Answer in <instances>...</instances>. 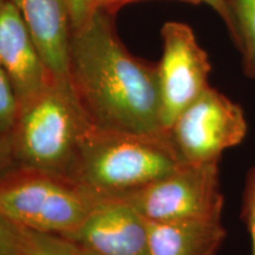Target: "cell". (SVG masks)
Wrapping results in <instances>:
<instances>
[{
	"label": "cell",
	"instance_id": "6da1fadb",
	"mask_svg": "<svg viewBox=\"0 0 255 255\" xmlns=\"http://www.w3.org/2000/svg\"><path fill=\"white\" fill-rule=\"evenodd\" d=\"M69 81L94 129L168 133L161 121L157 65L127 50L104 9L71 28Z\"/></svg>",
	"mask_w": 255,
	"mask_h": 255
},
{
	"label": "cell",
	"instance_id": "7a4b0ae2",
	"mask_svg": "<svg viewBox=\"0 0 255 255\" xmlns=\"http://www.w3.org/2000/svg\"><path fill=\"white\" fill-rule=\"evenodd\" d=\"M91 128L69 79L52 78L19 104L9 135L17 165L71 178Z\"/></svg>",
	"mask_w": 255,
	"mask_h": 255
},
{
	"label": "cell",
	"instance_id": "3957f363",
	"mask_svg": "<svg viewBox=\"0 0 255 255\" xmlns=\"http://www.w3.org/2000/svg\"><path fill=\"white\" fill-rule=\"evenodd\" d=\"M182 164L168 133L138 135L91 128L71 178L100 199L122 197Z\"/></svg>",
	"mask_w": 255,
	"mask_h": 255
},
{
	"label": "cell",
	"instance_id": "277c9868",
	"mask_svg": "<svg viewBox=\"0 0 255 255\" xmlns=\"http://www.w3.org/2000/svg\"><path fill=\"white\" fill-rule=\"evenodd\" d=\"M100 200L62 175L15 168L0 178V218L15 227L66 237Z\"/></svg>",
	"mask_w": 255,
	"mask_h": 255
},
{
	"label": "cell",
	"instance_id": "5b68a950",
	"mask_svg": "<svg viewBox=\"0 0 255 255\" xmlns=\"http://www.w3.org/2000/svg\"><path fill=\"white\" fill-rule=\"evenodd\" d=\"M148 222L221 220L219 161L184 163L170 174L121 197Z\"/></svg>",
	"mask_w": 255,
	"mask_h": 255
},
{
	"label": "cell",
	"instance_id": "8992f818",
	"mask_svg": "<svg viewBox=\"0 0 255 255\" xmlns=\"http://www.w3.org/2000/svg\"><path fill=\"white\" fill-rule=\"evenodd\" d=\"M247 132L244 110L208 87L177 116L168 135L183 163L219 161L226 149L238 145Z\"/></svg>",
	"mask_w": 255,
	"mask_h": 255
},
{
	"label": "cell",
	"instance_id": "52a82bcc",
	"mask_svg": "<svg viewBox=\"0 0 255 255\" xmlns=\"http://www.w3.org/2000/svg\"><path fill=\"white\" fill-rule=\"evenodd\" d=\"M163 51L157 64L161 121L164 130L209 87L212 65L189 25L168 21L161 30Z\"/></svg>",
	"mask_w": 255,
	"mask_h": 255
},
{
	"label": "cell",
	"instance_id": "ba28073f",
	"mask_svg": "<svg viewBox=\"0 0 255 255\" xmlns=\"http://www.w3.org/2000/svg\"><path fill=\"white\" fill-rule=\"evenodd\" d=\"M148 235V221L129 202L104 197L64 239L97 255H149Z\"/></svg>",
	"mask_w": 255,
	"mask_h": 255
},
{
	"label": "cell",
	"instance_id": "9c48e42d",
	"mask_svg": "<svg viewBox=\"0 0 255 255\" xmlns=\"http://www.w3.org/2000/svg\"><path fill=\"white\" fill-rule=\"evenodd\" d=\"M0 66L11 82L19 104L39 94L53 78L11 0L0 5Z\"/></svg>",
	"mask_w": 255,
	"mask_h": 255
},
{
	"label": "cell",
	"instance_id": "30bf717a",
	"mask_svg": "<svg viewBox=\"0 0 255 255\" xmlns=\"http://www.w3.org/2000/svg\"><path fill=\"white\" fill-rule=\"evenodd\" d=\"M30 31L38 52L56 79H69L71 20L65 0H11Z\"/></svg>",
	"mask_w": 255,
	"mask_h": 255
},
{
	"label": "cell",
	"instance_id": "8fae6325",
	"mask_svg": "<svg viewBox=\"0 0 255 255\" xmlns=\"http://www.w3.org/2000/svg\"><path fill=\"white\" fill-rule=\"evenodd\" d=\"M149 255H218L226 229L221 220L148 222Z\"/></svg>",
	"mask_w": 255,
	"mask_h": 255
},
{
	"label": "cell",
	"instance_id": "7c38bea8",
	"mask_svg": "<svg viewBox=\"0 0 255 255\" xmlns=\"http://www.w3.org/2000/svg\"><path fill=\"white\" fill-rule=\"evenodd\" d=\"M229 33L242 55L244 72L255 79V0H228Z\"/></svg>",
	"mask_w": 255,
	"mask_h": 255
},
{
	"label": "cell",
	"instance_id": "4fadbf2b",
	"mask_svg": "<svg viewBox=\"0 0 255 255\" xmlns=\"http://www.w3.org/2000/svg\"><path fill=\"white\" fill-rule=\"evenodd\" d=\"M17 255H78L72 242L59 235L19 228Z\"/></svg>",
	"mask_w": 255,
	"mask_h": 255
},
{
	"label": "cell",
	"instance_id": "5bb4252c",
	"mask_svg": "<svg viewBox=\"0 0 255 255\" xmlns=\"http://www.w3.org/2000/svg\"><path fill=\"white\" fill-rule=\"evenodd\" d=\"M19 110V102L11 82L0 66V135H11Z\"/></svg>",
	"mask_w": 255,
	"mask_h": 255
},
{
	"label": "cell",
	"instance_id": "9a60e30c",
	"mask_svg": "<svg viewBox=\"0 0 255 255\" xmlns=\"http://www.w3.org/2000/svg\"><path fill=\"white\" fill-rule=\"evenodd\" d=\"M244 219L252 239V250L255 255V167L248 174L244 196Z\"/></svg>",
	"mask_w": 255,
	"mask_h": 255
},
{
	"label": "cell",
	"instance_id": "2e32d148",
	"mask_svg": "<svg viewBox=\"0 0 255 255\" xmlns=\"http://www.w3.org/2000/svg\"><path fill=\"white\" fill-rule=\"evenodd\" d=\"M18 239V227L0 218V255H17Z\"/></svg>",
	"mask_w": 255,
	"mask_h": 255
},
{
	"label": "cell",
	"instance_id": "e0dca14e",
	"mask_svg": "<svg viewBox=\"0 0 255 255\" xmlns=\"http://www.w3.org/2000/svg\"><path fill=\"white\" fill-rule=\"evenodd\" d=\"M65 2L69 9L71 28L81 26L96 11L91 0H65Z\"/></svg>",
	"mask_w": 255,
	"mask_h": 255
},
{
	"label": "cell",
	"instance_id": "ac0fdd59",
	"mask_svg": "<svg viewBox=\"0 0 255 255\" xmlns=\"http://www.w3.org/2000/svg\"><path fill=\"white\" fill-rule=\"evenodd\" d=\"M18 168L15 162L11 136L0 135V178Z\"/></svg>",
	"mask_w": 255,
	"mask_h": 255
},
{
	"label": "cell",
	"instance_id": "d6986e66",
	"mask_svg": "<svg viewBox=\"0 0 255 255\" xmlns=\"http://www.w3.org/2000/svg\"><path fill=\"white\" fill-rule=\"evenodd\" d=\"M182 1L188 2H195V4H203L208 5L209 7H212L214 11L220 15V18L225 21L227 28L231 26V12H229V5L228 0H182Z\"/></svg>",
	"mask_w": 255,
	"mask_h": 255
},
{
	"label": "cell",
	"instance_id": "ffe728a7",
	"mask_svg": "<svg viewBox=\"0 0 255 255\" xmlns=\"http://www.w3.org/2000/svg\"><path fill=\"white\" fill-rule=\"evenodd\" d=\"M128 1H132V0H91V4L95 9H104L110 6L121 5Z\"/></svg>",
	"mask_w": 255,
	"mask_h": 255
},
{
	"label": "cell",
	"instance_id": "44dd1931",
	"mask_svg": "<svg viewBox=\"0 0 255 255\" xmlns=\"http://www.w3.org/2000/svg\"><path fill=\"white\" fill-rule=\"evenodd\" d=\"M76 246V245H75ZM76 248H77V252H78V255H97V254H95V253H92V252H89V251H85V250H83V248H79V247H77L76 246Z\"/></svg>",
	"mask_w": 255,
	"mask_h": 255
},
{
	"label": "cell",
	"instance_id": "7402d4cb",
	"mask_svg": "<svg viewBox=\"0 0 255 255\" xmlns=\"http://www.w3.org/2000/svg\"><path fill=\"white\" fill-rule=\"evenodd\" d=\"M4 1H6V0H0V5H1Z\"/></svg>",
	"mask_w": 255,
	"mask_h": 255
}]
</instances>
